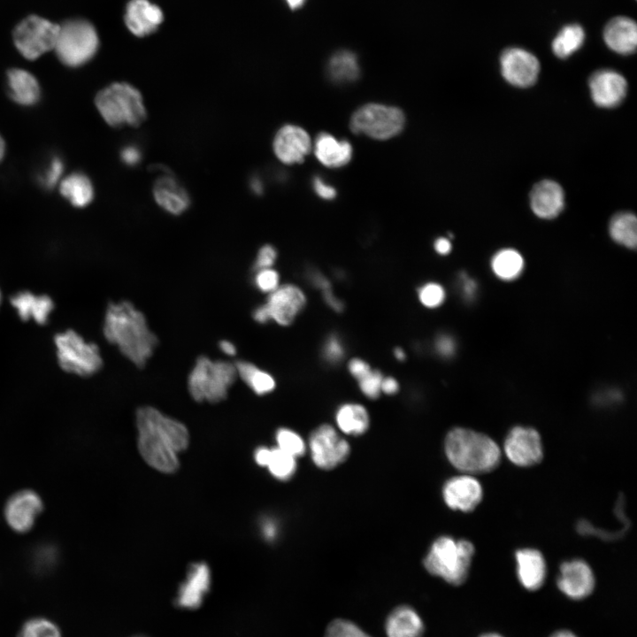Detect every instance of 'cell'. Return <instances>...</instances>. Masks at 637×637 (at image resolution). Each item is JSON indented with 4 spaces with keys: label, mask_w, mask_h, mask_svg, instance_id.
Masks as SVG:
<instances>
[{
    "label": "cell",
    "mask_w": 637,
    "mask_h": 637,
    "mask_svg": "<svg viewBox=\"0 0 637 637\" xmlns=\"http://www.w3.org/2000/svg\"><path fill=\"white\" fill-rule=\"evenodd\" d=\"M138 448L142 458L162 472H173L179 467L178 453L188 445L186 426L157 409L144 406L136 411Z\"/></svg>",
    "instance_id": "obj_1"
},
{
    "label": "cell",
    "mask_w": 637,
    "mask_h": 637,
    "mask_svg": "<svg viewBox=\"0 0 637 637\" xmlns=\"http://www.w3.org/2000/svg\"><path fill=\"white\" fill-rule=\"evenodd\" d=\"M103 334L111 344L116 346L127 360L138 367L147 364L158 342L142 311L129 301L108 304Z\"/></svg>",
    "instance_id": "obj_2"
},
{
    "label": "cell",
    "mask_w": 637,
    "mask_h": 637,
    "mask_svg": "<svg viewBox=\"0 0 637 637\" xmlns=\"http://www.w3.org/2000/svg\"><path fill=\"white\" fill-rule=\"evenodd\" d=\"M448 460L466 474L486 473L497 467L501 449L489 436L463 427L450 430L445 439Z\"/></svg>",
    "instance_id": "obj_3"
},
{
    "label": "cell",
    "mask_w": 637,
    "mask_h": 637,
    "mask_svg": "<svg viewBox=\"0 0 637 637\" xmlns=\"http://www.w3.org/2000/svg\"><path fill=\"white\" fill-rule=\"evenodd\" d=\"M96 107L111 127H137L147 111L141 92L127 82H114L101 89L95 97Z\"/></svg>",
    "instance_id": "obj_4"
},
{
    "label": "cell",
    "mask_w": 637,
    "mask_h": 637,
    "mask_svg": "<svg viewBox=\"0 0 637 637\" xmlns=\"http://www.w3.org/2000/svg\"><path fill=\"white\" fill-rule=\"evenodd\" d=\"M473 555L474 546L471 541L441 536L425 556L424 566L430 574L458 586L467 579Z\"/></svg>",
    "instance_id": "obj_5"
},
{
    "label": "cell",
    "mask_w": 637,
    "mask_h": 637,
    "mask_svg": "<svg viewBox=\"0 0 637 637\" xmlns=\"http://www.w3.org/2000/svg\"><path fill=\"white\" fill-rule=\"evenodd\" d=\"M236 379L234 363L200 356L188 374V388L196 402L215 403L226 398Z\"/></svg>",
    "instance_id": "obj_6"
},
{
    "label": "cell",
    "mask_w": 637,
    "mask_h": 637,
    "mask_svg": "<svg viewBox=\"0 0 637 637\" xmlns=\"http://www.w3.org/2000/svg\"><path fill=\"white\" fill-rule=\"evenodd\" d=\"M53 341L58 365L65 372L87 377L102 368L103 358L98 346L87 342L74 330L58 333Z\"/></svg>",
    "instance_id": "obj_7"
},
{
    "label": "cell",
    "mask_w": 637,
    "mask_h": 637,
    "mask_svg": "<svg viewBox=\"0 0 637 637\" xmlns=\"http://www.w3.org/2000/svg\"><path fill=\"white\" fill-rule=\"evenodd\" d=\"M98 45L93 25L85 19H74L59 26L54 50L64 65L78 67L95 56Z\"/></svg>",
    "instance_id": "obj_8"
},
{
    "label": "cell",
    "mask_w": 637,
    "mask_h": 637,
    "mask_svg": "<svg viewBox=\"0 0 637 637\" xmlns=\"http://www.w3.org/2000/svg\"><path fill=\"white\" fill-rule=\"evenodd\" d=\"M404 122V114L400 109L369 104L354 112L349 127L353 133L385 140L398 134Z\"/></svg>",
    "instance_id": "obj_9"
},
{
    "label": "cell",
    "mask_w": 637,
    "mask_h": 637,
    "mask_svg": "<svg viewBox=\"0 0 637 637\" xmlns=\"http://www.w3.org/2000/svg\"><path fill=\"white\" fill-rule=\"evenodd\" d=\"M58 29L59 25L39 16L31 15L15 27L13 32L15 46L24 58L35 60L54 50Z\"/></svg>",
    "instance_id": "obj_10"
},
{
    "label": "cell",
    "mask_w": 637,
    "mask_h": 637,
    "mask_svg": "<svg viewBox=\"0 0 637 637\" xmlns=\"http://www.w3.org/2000/svg\"><path fill=\"white\" fill-rule=\"evenodd\" d=\"M309 447L314 464L325 470L342 464L350 451L348 441L329 425H322L311 433Z\"/></svg>",
    "instance_id": "obj_11"
},
{
    "label": "cell",
    "mask_w": 637,
    "mask_h": 637,
    "mask_svg": "<svg viewBox=\"0 0 637 637\" xmlns=\"http://www.w3.org/2000/svg\"><path fill=\"white\" fill-rule=\"evenodd\" d=\"M503 449L509 460L521 467L535 465L543 457L541 436L531 427H513L505 439Z\"/></svg>",
    "instance_id": "obj_12"
},
{
    "label": "cell",
    "mask_w": 637,
    "mask_h": 637,
    "mask_svg": "<svg viewBox=\"0 0 637 637\" xmlns=\"http://www.w3.org/2000/svg\"><path fill=\"white\" fill-rule=\"evenodd\" d=\"M501 72L510 84L526 88L537 80L540 63L531 52L521 48H508L500 57Z\"/></svg>",
    "instance_id": "obj_13"
},
{
    "label": "cell",
    "mask_w": 637,
    "mask_h": 637,
    "mask_svg": "<svg viewBox=\"0 0 637 637\" xmlns=\"http://www.w3.org/2000/svg\"><path fill=\"white\" fill-rule=\"evenodd\" d=\"M304 303L305 296L302 290L295 285L286 284L270 293L264 306L270 320L280 326H288Z\"/></svg>",
    "instance_id": "obj_14"
},
{
    "label": "cell",
    "mask_w": 637,
    "mask_h": 637,
    "mask_svg": "<svg viewBox=\"0 0 637 637\" xmlns=\"http://www.w3.org/2000/svg\"><path fill=\"white\" fill-rule=\"evenodd\" d=\"M272 148L279 160L292 165L303 161L311 150V143L304 129L297 126L286 125L275 134Z\"/></svg>",
    "instance_id": "obj_15"
},
{
    "label": "cell",
    "mask_w": 637,
    "mask_h": 637,
    "mask_svg": "<svg viewBox=\"0 0 637 637\" xmlns=\"http://www.w3.org/2000/svg\"><path fill=\"white\" fill-rule=\"evenodd\" d=\"M442 495L450 509L469 512L480 503L482 487L473 476L464 474L449 480L443 487Z\"/></svg>",
    "instance_id": "obj_16"
},
{
    "label": "cell",
    "mask_w": 637,
    "mask_h": 637,
    "mask_svg": "<svg viewBox=\"0 0 637 637\" xmlns=\"http://www.w3.org/2000/svg\"><path fill=\"white\" fill-rule=\"evenodd\" d=\"M558 588L572 599L579 600L589 595L595 587V577L583 560L564 562L560 566Z\"/></svg>",
    "instance_id": "obj_17"
},
{
    "label": "cell",
    "mask_w": 637,
    "mask_h": 637,
    "mask_svg": "<svg viewBox=\"0 0 637 637\" xmlns=\"http://www.w3.org/2000/svg\"><path fill=\"white\" fill-rule=\"evenodd\" d=\"M589 88L594 102L601 107H614L624 99L627 83L625 79L612 70H599L589 79Z\"/></svg>",
    "instance_id": "obj_18"
},
{
    "label": "cell",
    "mask_w": 637,
    "mask_h": 637,
    "mask_svg": "<svg viewBox=\"0 0 637 637\" xmlns=\"http://www.w3.org/2000/svg\"><path fill=\"white\" fill-rule=\"evenodd\" d=\"M42 508V501L35 492L20 491L8 501L5 518L14 530L26 532L31 528Z\"/></svg>",
    "instance_id": "obj_19"
},
{
    "label": "cell",
    "mask_w": 637,
    "mask_h": 637,
    "mask_svg": "<svg viewBox=\"0 0 637 637\" xmlns=\"http://www.w3.org/2000/svg\"><path fill=\"white\" fill-rule=\"evenodd\" d=\"M156 203L166 212L179 215L190 205L189 196L185 188L171 174L159 176L153 186Z\"/></svg>",
    "instance_id": "obj_20"
},
{
    "label": "cell",
    "mask_w": 637,
    "mask_h": 637,
    "mask_svg": "<svg viewBox=\"0 0 637 637\" xmlns=\"http://www.w3.org/2000/svg\"><path fill=\"white\" fill-rule=\"evenodd\" d=\"M164 19L161 9L148 0H131L127 6L125 22L137 36L153 33Z\"/></svg>",
    "instance_id": "obj_21"
},
{
    "label": "cell",
    "mask_w": 637,
    "mask_h": 637,
    "mask_svg": "<svg viewBox=\"0 0 637 637\" xmlns=\"http://www.w3.org/2000/svg\"><path fill=\"white\" fill-rule=\"evenodd\" d=\"M10 303L24 321L33 320L39 325L48 322L54 310V302L47 295H35L24 290L15 293L10 297Z\"/></svg>",
    "instance_id": "obj_22"
},
{
    "label": "cell",
    "mask_w": 637,
    "mask_h": 637,
    "mask_svg": "<svg viewBox=\"0 0 637 637\" xmlns=\"http://www.w3.org/2000/svg\"><path fill=\"white\" fill-rule=\"evenodd\" d=\"M603 40L613 51L629 55L637 45V26L633 19L625 16L614 17L603 29Z\"/></svg>",
    "instance_id": "obj_23"
},
{
    "label": "cell",
    "mask_w": 637,
    "mask_h": 637,
    "mask_svg": "<svg viewBox=\"0 0 637 637\" xmlns=\"http://www.w3.org/2000/svg\"><path fill=\"white\" fill-rule=\"evenodd\" d=\"M564 198L561 186L549 180L535 184L530 194L531 207L542 219L556 217L564 208Z\"/></svg>",
    "instance_id": "obj_24"
},
{
    "label": "cell",
    "mask_w": 637,
    "mask_h": 637,
    "mask_svg": "<svg viewBox=\"0 0 637 637\" xmlns=\"http://www.w3.org/2000/svg\"><path fill=\"white\" fill-rule=\"evenodd\" d=\"M210 579V571L205 564H193L179 590L177 605L187 609L198 608L209 589Z\"/></svg>",
    "instance_id": "obj_25"
},
{
    "label": "cell",
    "mask_w": 637,
    "mask_h": 637,
    "mask_svg": "<svg viewBox=\"0 0 637 637\" xmlns=\"http://www.w3.org/2000/svg\"><path fill=\"white\" fill-rule=\"evenodd\" d=\"M7 93L11 99L21 106L35 105L41 99V87L34 74L21 68L7 72Z\"/></svg>",
    "instance_id": "obj_26"
},
{
    "label": "cell",
    "mask_w": 637,
    "mask_h": 637,
    "mask_svg": "<svg viewBox=\"0 0 637 637\" xmlns=\"http://www.w3.org/2000/svg\"><path fill=\"white\" fill-rule=\"evenodd\" d=\"M518 577L528 590L539 589L546 577V564L541 553L534 549H522L516 552Z\"/></svg>",
    "instance_id": "obj_27"
},
{
    "label": "cell",
    "mask_w": 637,
    "mask_h": 637,
    "mask_svg": "<svg viewBox=\"0 0 637 637\" xmlns=\"http://www.w3.org/2000/svg\"><path fill=\"white\" fill-rule=\"evenodd\" d=\"M316 157L328 167H341L347 165L352 157V147L346 141H338L333 135L322 133L315 141Z\"/></svg>",
    "instance_id": "obj_28"
},
{
    "label": "cell",
    "mask_w": 637,
    "mask_h": 637,
    "mask_svg": "<svg viewBox=\"0 0 637 637\" xmlns=\"http://www.w3.org/2000/svg\"><path fill=\"white\" fill-rule=\"evenodd\" d=\"M385 628L388 637H421L424 633L421 618L406 605L395 608L388 615Z\"/></svg>",
    "instance_id": "obj_29"
},
{
    "label": "cell",
    "mask_w": 637,
    "mask_h": 637,
    "mask_svg": "<svg viewBox=\"0 0 637 637\" xmlns=\"http://www.w3.org/2000/svg\"><path fill=\"white\" fill-rule=\"evenodd\" d=\"M59 192L72 205L83 208L94 198V187L90 179L83 173L74 172L59 182Z\"/></svg>",
    "instance_id": "obj_30"
},
{
    "label": "cell",
    "mask_w": 637,
    "mask_h": 637,
    "mask_svg": "<svg viewBox=\"0 0 637 637\" xmlns=\"http://www.w3.org/2000/svg\"><path fill=\"white\" fill-rule=\"evenodd\" d=\"M234 365L237 377L257 395H265L274 389L275 380L269 372L245 360H239Z\"/></svg>",
    "instance_id": "obj_31"
},
{
    "label": "cell",
    "mask_w": 637,
    "mask_h": 637,
    "mask_svg": "<svg viewBox=\"0 0 637 637\" xmlns=\"http://www.w3.org/2000/svg\"><path fill=\"white\" fill-rule=\"evenodd\" d=\"M327 73L337 83L354 81L360 74L357 56L349 50L337 51L328 62Z\"/></svg>",
    "instance_id": "obj_32"
},
{
    "label": "cell",
    "mask_w": 637,
    "mask_h": 637,
    "mask_svg": "<svg viewBox=\"0 0 637 637\" xmlns=\"http://www.w3.org/2000/svg\"><path fill=\"white\" fill-rule=\"evenodd\" d=\"M339 428L347 434L360 435L369 426V416L360 404L347 403L339 408L336 413Z\"/></svg>",
    "instance_id": "obj_33"
},
{
    "label": "cell",
    "mask_w": 637,
    "mask_h": 637,
    "mask_svg": "<svg viewBox=\"0 0 637 637\" xmlns=\"http://www.w3.org/2000/svg\"><path fill=\"white\" fill-rule=\"evenodd\" d=\"M585 31L578 24H569L560 29L552 42V50L560 58H566L584 43Z\"/></svg>",
    "instance_id": "obj_34"
},
{
    "label": "cell",
    "mask_w": 637,
    "mask_h": 637,
    "mask_svg": "<svg viewBox=\"0 0 637 637\" xmlns=\"http://www.w3.org/2000/svg\"><path fill=\"white\" fill-rule=\"evenodd\" d=\"M610 234L615 242L634 249L637 243L636 217L631 212L614 215L610 222Z\"/></svg>",
    "instance_id": "obj_35"
},
{
    "label": "cell",
    "mask_w": 637,
    "mask_h": 637,
    "mask_svg": "<svg viewBox=\"0 0 637 637\" xmlns=\"http://www.w3.org/2000/svg\"><path fill=\"white\" fill-rule=\"evenodd\" d=\"M491 265L497 277L504 280H511L522 272L524 259L517 250L504 249L494 256Z\"/></svg>",
    "instance_id": "obj_36"
},
{
    "label": "cell",
    "mask_w": 637,
    "mask_h": 637,
    "mask_svg": "<svg viewBox=\"0 0 637 637\" xmlns=\"http://www.w3.org/2000/svg\"><path fill=\"white\" fill-rule=\"evenodd\" d=\"M272 475L280 480L291 478L296 469L295 457L279 448L271 449V456L266 465Z\"/></svg>",
    "instance_id": "obj_37"
},
{
    "label": "cell",
    "mask_w": 637,
    "mask_h": 637,
    "mask_svg": "<svg viewBox=\"0 0 637 637\" xmlns=\"http://www.w3.org/2000/svg\"><path fill=\"white\" fill-rule=\"evenodd\" d=\"M18 637H61L57 625L44 618H34L26 622Z\"/></svg>",
    "instance_id": "obj_38"
},
{
    "label": "cell",
    "mask_w": 637,
    "mask_h": 637,
    "mask_svg": "<svg viewBox=\"0 0 637 637\" xmlns=\"http://www.w3.org/2000/svg\"><path fill=\"white\" fill-rule=\"evenodd\" d=\"M65 170V163L58 156H54L43 166L38 175L39 183L45 188L50 189L60 182Z\"/></svg>",
    "instance_id": "obj_39"
},
{
    "label": "cell",
    "mask_w": 637,
    "mask_h": 637,
    "mask_svg": "<svg viewBox=\"0 0 637 637\" xmlns=\"http://www.w3.org/2000/svg\"><path fill=\"white\" fill-rule=\"evenodd\" d=\"M278 448L296 457L305 452V443L294 431L287 428L278 430L276 434Z\"/></svg>",
    "instance_id": "obj_40"
},
{
    "label": "cell",
    "mask_w": 637,
    "mask_h": 637,
    "mask_svg": "<svg viewBox=\"0 0 637 637\" xmlns=\"http://www.w3.org/2000/svg\"><path fill=\"white\" fill-rule=\"evenodd\" d=\"M325 637H371L356 624L346 619H334L326 631Z\"/></svg>",
    "instance_id": "obj_41"
},
{
    "label": "cell",
    "mask_w": 637,
    "mask_h": 637,
    "mask_svg": "<svg viewBox=\"0 0 637 637\" xmlns=\"http://www.w3.org/2000/svg\"><path fill=\"white\" fill-rule=\"evenodd\" d=\"M279 274L275 270L266 268L255 272L253 282L258 290L270 294L279 287Z\"/></svg>",
    "instance_id": "obj_42"
},
{
    "label": "cell",
    "mask_w": 637,
    "mask_h": 637,
    "mask_svg": "<svg viewBox=\"0 0 637 637\" xmlns=\"http://www.w3.org/2000/svg\"><path fill=\"white\" fill-rule=\"evenodd\" d=\"M418 296L425 306L434 308L442 303L445 299V292L441 285L427 283L419 289Z\"/></svg>",
    "instance_id": "obj_43"
},
{
    "label": "cell",
    "mask_w": 637,
    "mask_h": 637,
    "mask_svg": "<svg viewBox=\"0 0 637 637\" xmlns=\"http://www.w3.org/2000/svg\"><path fill=\"white\" fill-rule=\"evenodd\" d=\"M382 375L379 371H371L359 380L361 391L370 398H377L381 390Z\"/></svg>",
    "instance_id": "obj_44"
},
{
    "label": "cell",
    "mask_w": 637,
    "mask_h": 637,
    "mask_svg": "<svg viewBox=\"0 0 637 637\" xmlns=\"http://www.w3.org/2000/svg\"><path fill=\"white\" fill-rule=\"evenodd\" d=\"M277 257V252L274 247L270 244L262 246L257 255L254 261L253 270L258 271L261 269L271 268L274 264Z\"/></svg>",
    "instance_id": "obj_45"
},
{
    "label": "cell",
    "mask_w": 637,
    "mask_h": 637,
    "mask_svg": "<svg viewBox=\"0 0 637 637\" xmlns=\"http://www.w3.org/2000/svg\"><path fill=\"white\" fill-rule=\"evenodd\" d=\"M344 355L342 342L336 335H331L326 341L324 346V356L331 363L338 362Z\"/></svg>",
    "instance_id": "obj_46"
},
{
    "label": "cell",
    "mask_w": 637,
    "mask_h": 637,
    "mask_svg": "<svg viewBox=\"0 0 637 637\" xmlns=\"http://www.w3.org/2000/svg\"><path fill=\"white\" fill-rule=\"evenodd\" d=\"M435 348L441 356L449 357L454 354L456 345L452 337L441 334L436 339Z\"/></svg>",
    "instance_id": "obj_47"
},
{
    "label": "cell",
    "mask_w": 637,
    "mask_h": 637,
    "mask_svg": "<svg viewBox=\"0 0 637 637\" xmlns=\"http://www.w3.org/2000/svg\"><path fill=\"white\" fill-rule=\"evenodd\" d=\"M313 188H314L315 192L321 198H324V199H333L336 195L335 189L333 187L326 185L318 177L314 178Z\"/></svg>",
    "instance_id": "obj_48"
},
{
    "label": "cell",
    "mask_w": 637,
    "mask_h": 637,
    "mask_svg": "<svg viewBox=\"0 0 637 637\" xmlns=\"http://www.w3.org/2000/svg\"><path fill=\"white\" fill-rule=\"evenodd\" d=\"M349 370L357 380L362 379L371 372L369 365L358 358H354L349 362Z\"/></svg>",
    "instance_id": "obj_49"
},
{
    "label": "cell",
    "mask_w": 637,
    "mask_h": 637,
    "mask_svg": "<svg viewBox=\"0 0 637 637\" xmlns=\"http://www.w3.org/2000/svg\"><path fill=\"white\" fill-rule=\"evenodd\" d=\"M120 157L127 165H134L139 162L141 152L136 147L128 145L121 150Z\"/></svg>",
    "instance_id": "obj_50"
},
{
    "label": "cell",
    "mask_w": 637,
    "mask_h": 637,
    "mask_svg": "<svg viewBox=\"0 0 637 637\" xmlns=\"http://www.w3.org/2000/svg\"><path fill=\"white\" fill-rule=\"evenodd\" d=\"M461 282L463 293L465 298L467 300L472 299L474 295V293L476 291V283L473 280L470 279L466 275L461 276Z\"/></svg>",
    "instance_id": "obj_51"
},
{
    "label": "cell",
    "mask_w": 637,
    "mask_h": 637,
    "mask_svg": "<svg viewBox=\"0 0 637 637\" xmlns=\"http://www.w3.org/2000/svg\"><path fill=\"white\" fill-rule=\"evenodd\" d=\"M323 295L325 301L329 304L334 311H342L343 308L342 303L338 300L333 294L330 288L324 289Z\"/></svg>",
    "instance_id": "obj_52"
},
{
    "label": "cell",
    "mask_w": 637,
    "mask_h": 637,
    "mask_svg": "<svg viewBox=\"0 0 637 637\" xmlns=\"http://www.w3.org/2000/svg\"><path fill=\"white\" fill-rule=\"evenodd\" d=\"M271 456V449L267 448H259L256 450L255 460L261 466H266Z\"/></svg>",
    "instance_id": "obj_53"
},
{
    "label": "cell",
    "mask_w": 637,
    "mask_h": 637,
    "mask_svg": "<svg viewBox=\"0 0 637 637\" xmlns=\"http://www.w3.org/2000/svg\"><path fill=\"white\" fill-rule=\"evenodd\" d=\"M381 390L388 395L395 394L398 390V383L394 378L388 377L381 381Z\"/></svg>",
    "instance_id": "obj_54"
},
{
    "label": "cell",
    "mask_w": 637,
    "mask_h": 637,
    "mask_svg": "<svg viewBox=\"0 0 637 637\" xmlns=\"http://www.w3.org/2000/svg\"><path fill=\"white\" fill-rule=\"evenodd\" d=\"M219 348L225 355L229 357L235 356L237 352L236 346L228 340H221L219 342Z\"/></svg>",
    "instance_id": "obj_55"
},
{
    "label": "cell",
    "mask_w": 637,
    "mask_h": 637,
    "mask_svg": "<svg viewBox=\"0 0 637 637\" xmlns=\"http://www.w3.org/2000/svg\"><path fill=\"white\" fill-rule=\"evenodd\" d=\"M434 249L439 254L446 255L451 249V243L446 238H439L434 242Z\"/></svg>",
    "instance_id": "obj_56"
},
{
    "label": "cell",
    "mask_w": 637,
    "mask_h": 637,
    "mask_svg": "<svg viewBox=\"0 0 637 637\" xmlns=\"http://www.w3.org/2000/svg\"><path fill=\"white\" fill-rule=\"evenodd\" d=\"M311 279L312 283L322 290L330 288L329 281L318 272L311 273Z\"/></svg>",
    "instance_id": "obj_57"
},
{
    "label": "cell",
    "mask_w": 637,
    "mask_h": 637,
    "mask_svg": "<svg viewBox=\"0 0 637 637\" xmlns=\"http://www.w3.org/2000/svg\"><path fill=\"white\" fill-rule=\"evenodd\" d=\"M288 5L292 10L301 8L306 2V0H286Z\"/></svg>",
    "instance_id": "obj_58"
},
{
    "label": "cell",
    "mask_w": 637,
    "mask_h": 637,
    "mask_svg": "<svg viewBox=\"0 0 637 637\" xmlns=\"http://www.w3.org/2000/svg\"><path fill=\"white\" fill-rule=\"evenodd\" d=\"M5 151H6L5 142H4V138L2 137V135L0 134V162L4 157Z\"/></svg>",
    "instance_id": "obj_59"
},
{
    "label": "cell",
    "mask_w": 637,
    "mask_h": 637,
    "mask_svg": "<svg viewBox=\"0 0 637 637\" xmlns=\"http://www.w3.org/2000/svg\"><path fill=\"white\" fill-rule=\"evenodd\" d=\"M551 637H577V636L569 631H559V632L555 633Z\"/></svg>",
    "instance_id": "obj_60"
},
{
    "label": "cell",
    "mask_w": 637,
    "mask_h": 637,
    "mask_svg": "<svg viewBox=\"0 0 637 637\" xmlns=\"http://www.w3.org/2000/svg\"><path fill=\"white\" fill-rule=\"evenodd\" d=\"M394 354H395V357H396L398 360H404V358H405V353H404V351H403L402 349H400V348H396V349H395Z\"/></svg>",
    "instance_id": "obj_61"
},
{
    "label": "cell",
    "mask_w": 637,
    "mask_h": 637,
    "mask_svg": "<svg viewBox=\"0 0 637 637\" xmlns=\"http://www.w3.org/2000/svg\"><path fill=\"white\" fill-rule=\"evenodd\" d=\"M480 637H502V636L499 634H496V633H486V634L481 635Z\"/></svg>",
    "instance_id": "obj_62"
},
{
    "label": "cell",
    "mask_w": 637,
    "mask_h": 637,
    "mask_svg": "<svg viewBox=\"0 0 637 637\" xmlns=\"http://www.w3.org/2000/svg\"><path fill=\"white\" fill-rule=\"evenodd\" d=\"M1 299H2V295H1V291H0V304H1Z\"/></svg>",
    "instance_id": "obj_63"
}]
</instances>
